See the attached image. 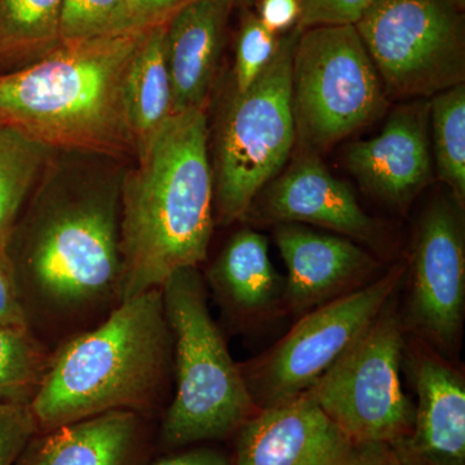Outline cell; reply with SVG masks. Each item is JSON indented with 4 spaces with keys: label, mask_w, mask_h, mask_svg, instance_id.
Segmentation results:
<instances>
[{
    "label": "cell",
    "mask_w": 465,
    "mask_h": 465,
    "mask_svg": "<svg viewBox=\"0 0 465 465\" xmlns=\"http://www.w3.org/2000/svg\"><path fill=\"white\" fill-rule=\"evenodd\" d=\"M5 251L36 338L60 345L87 331L124 300L119 189L39 200L17 220Z\"/></svg>",
    "instance_id": "1"
},
{
    "label": "cell",
    "mask_w": 465,
    "mask_h": 465,
    "mask_svg": "<svg viewBox=\"0 0 465 465\" xmlns=\"http://www.w3.org/2000/svg\"><path fill=\"white\" fill-rule=\"evenodd\" d=\"M119 200L122 302L206 260L215 226L206 109L173 115L137 155Z\"/></svg>",
    "instance_id": "2"
},
{
    "label": "cell",
    "mask_w": 465,
    "mask_h": 465,
    "mask_svg": "<svg viewBox=\"0 0 465 465\" xmlns=\"http://www.w3.org/2000/svg\"><path fill=\"white\" fill-rule=\"evenodd\" d=\"M173 376V333L162 290L153 289L61 342L30 406L39 432L110 411L152 419Z\"/></svg>",
    "instance_id": "3"
},
{
    "label": "cell",
    "mask_w": 465,
    "mask_h": 465,
    "mask_svg": "<svg viewBox=\"0 0 465 465\" xmlns=\"http://www.w3.org/2000/svg\"><path fill=\"white\" fill-rule=\"evenodd\" d=\"M149 30L60 45L42 60L0 74V124L50 150L136 154L125 109L134 54Z\"/></svg>",
    "instance_id": "4"
},
{
    "label": "cell",
    "mask_w": 465,
    "mask_h": 465,
    "mask_svg": "<svg viewBox=\"0 0 465 465\" xmlns=\"http://www.w3.org/2000/svg\"><path fill=\"white\" fill-rule=\"evenodd\" d=\"M161 290L173 333L174 393L158 445L174 451L231 439L260 409L211 316L206 281L198 268L180 269Z\"/></svg>",
    "instance_id": "5"
},
{
    "label": "cell",
    "mask_w": 465,
    "mask_h": 465,
    "mask_svg": "<svg viewBox=\"0 0 465 465\" xmlns=\"http://www.w3.org/2000/svg\"><path fill=\"white\" fill-rule=\"evenodd\" d=\"M302 30L281 36L264 72L232 94L217 133L213 186L217 222H243L260 192L282 173L296 146L291 106V65Z\"/></svg>",
    "instance_id": "6"
},
{
    "label": "cell",
    "mask_w": 465,
    "mask_h": 465,
    "mask_svg": "<svg viewBox=\"0 0 465 465\" xmlns=\"http://www.w3.org/2000/svg\"><path fill=\"white\" fill-rule=\"evenodd\" d=\"M388 97L354 25L300 33L291 65V106L296 145L320 153L366 127Z\"/></svg>",
    "instance_id": "7"
},
{
    "label": "cell",
    "mask_w": 465,
    "mask_h": 465,
    "mask_svg": "<svg viewBox=\"0 0 465 465\" xmlns=\"http://www.w3.org/2000/svg\"><path fill=\"white\" fill-rule=\"evenodd\" d=\"M407 338L399 292L307 391L357 443H391L411 430L415 403L401 381Z\"/></svg>",
    "instance_id": "8"
},
{
    "label": "cell",
    "mask_w": 465,
    "mask_h": 465,
    "mask_svg": "<svg viewBox=\"0 0 465 465\" xmlns=\"http://www.w3.org/2000/svg\"><path fill=\"white\" fill-rule=\"evenodd\" d=\"M356 29L391 99H430L465 81V20L448 0H374Z\"/></svg>",
    "instance_id": "9"
},
{
    "label": "cell",
    "mask_w": 465,
    "mask_h": 465,
    "mask_svg": "<svg viewBox=\"0 0 465 465\" xmlns=\"http://www.w3.org/2000/svg\"><path fill=\"white\" fill-rule=\"evenodd\" d=\"M405 274V262L391 265L363 289L302 314L271 348L238 363L253 403L266 409L307 391L400 292Z\"/></svg>",
    "instance_id": "10"
},
{
    "label": "cell",
    "mask_w": 465,
    "mask_h": 465,
    "mask_svg": "<svg viewBox=\"0 0 465 465\" xmlns=\"http://www.w3.org/2000/svg\"><path fill=\"white\" fill-rule=\"evenodd\" d=\"M463 207L436 197L416 224L406 264V302L401 314L407 335L455 360L465 318Z\"/></svg>",
    "instance_id": "11"
},
{
    "label": "cell",
    "mask_w": 465,
    "mask_h": 465,
    "mask_svg": "<svg viewBox=\"0 0 465 465\" xmlns=\"http://www.w3.org/2000/svg\"><path fill=\"white\" fill-rule=\"evenodd\" d=\"M243 222L316 225L371 247L384 240L381 223L361 207L347 183L330 173L317 153L304 150L259 193Z\"/></svg>",
    "instance_id": "12"
},
{
    "label": "cell",
    "mask_w": 465,
    "mask_h": 465,
    "mask_svg": "<svg viewBox=\"0 0 465 465\" xmlns=\"http://www.w3.org/2000/svg\"><path fill=\"white\" fill-rule=\"evenodd\" d=\"M403 365L418 402L414 425L391 443L403 465H465V374L457 361L407 335Z\"/></svg>",
    "instance_id": "13"
},
{
    "label": "cell",
    "mask_w": 465,
    "mask_h": 465,
    "mask_svg": "<svg viewBox=\"0 0 465 465\" xmlns=\"http://www.w3.org/2000/svg\"><path fill=\"white\" fill-rule=\"evenodd\" d=\"M345 167L375 200L405 213L433 176L430 101L397 106L378 136L351 143Z\"/></svg>",
    "instance_id": "14"
},
{
    "label": "cell",
    "mask_w": 465,
    "mask_h": 465,
    "mask_svg": "<svg viewBox=\"0 0 465 465\" xmlns=\"http://www.w3.org/2000/svg\"><path fill=\"white\" fill-rule=\"evenodd\" d=\"M273 238L287 268L284 316L302 317L374 282L385 271L370 251L342 235L278 224Z\"/></svg>",
    "instance_id": "15"
},
{
    "label": "cell",
    "mask_w": 465,
    "mask_h": 465,
    "mask_svg": "<svg viewBox=\"0 0 465 465\" xmlns=\"http://www.w3.org/2000/svg\"><path fill=\"white\" fill-rule=\"evenodd\" d=\"M234 445V465H356L361 449L307 391L260 409Z\"/></svg>",
    "instance_id": "16"
},
{
    "label": "cell",
    "mask_w": 465,
    "mask_h": 465,
    "mask_svg": "<svg viewBox=\"0 0 465 465\" xmlns=\"http://www.w3.org/2000/svg\"><path fill=\"white\" fill-rule=\"evenodd\" d=\"M148 416L110 411L36 432L15 465H145Z\"/></svg>",
    "instance_id": "17"
},
{
    "label": "cell",
    "mask_w": 465,
    "mask_h": 465,
    "mask_svg": "<svg viewBox=\"0 0 465 465\" xmlns=\"http://www.w3.org/2000/svg\"><path fill=\"white\" fill-rule=\"evenodd\" d=\"M207 283L238 329H255L284 316V278L272 264L268 240L255 229L232 235L208 268Z\"/></svg>",
    "instance_id": "18"
},
{
    "label": "cell",
    "mask_w": 465,
    "mask_h": 465,
    "mask_svg": "<svg viewBox=\"0 0 465 465\" xmlns=\"http://www.w3.org/2000/svg\"><path fill=\"white\" fill-rule=\"evenodd\" d=\"M237 0H194L166 24L173 115L206 109Z\"/></svg>",
    "instance_id": "19"
},
{
    "label": "cell",
    "mask_w": 465,
    "mask_h": 465,
    "mask_svg": "<svg viewBox=\"0 0 465 465\" xmlns=\"http://www.w3.org/2000/svg\"><path fill=\"white\" fill-rule=\"evenodd\" d=\"M125 109L137 157L173 115L166 24L150 29L134 54L125 85Z\"/></svg>",
    "instance_id": "20"
},
{
    "label": "cell",
    "mask_w": 465,
    "mask_h": 465,
    "mask_svg": "<svg viewBox=\"0 0 465 465\" xmlns=\"http://www.w3.org/2000/svg\"><path fill=\"white\" fill-rule=\"evenodd\" d=\"M63 0H0V74L42 60L60 47Z\"/></svg>",
    "instance_id": "21"
},
{
    "label": "cell",
    "mask_w": 465,
    "mask_h": 465,
    "mask_svg": "<svg viewBox=\"0 0 465 465\" xmlns=\"http://www.w3.org/2000/svg\"><path fill=\"white\" fill-rule=\"evenodd\" d=\"M51 150L0 124V249L7 246L21 208Z\"/></svg>",
    "instance_id": "22"
},
{
    "label": "cell",
    "mask_w": 465,
    "mask_h": 465,
    "mask_svg": "<svg viewBox=\"0 0 465 465\" xmlns=\"http://www.w3.org/2000/svg\"><path fill=\"white\" fill-rule=\"evenodd\" d=\"M432 155L439 180L459 206L465 204V84L430 100Z\"/></svg>",
    "instance_id": "23"
},
{
    "label": "cell",
    "mask_w": 465,
    "mask_h": 465,
    "mask_svg": "<svg viewBox=\"0 0 465 465\" xmlns=\"http://www.w3.org/2000/svg\"><path fill=\"white\" fill-rule=\"evenodd\" d=\"M52 351L27 327H0V405H32Z\"/></svg>",
    "instance_id": "24"
},
{
    "label": "cell",
    "mask_w": 465,
    "mask_h": 465,
    "mask_svg": "<svg viewBox=\"0 0 465 465\" xmlns=\"http://www.w3.org/2000/svg\"><path fill=\"white\" fill-rule=\"evenodd\" d=\"M280 43V35L269 30L255 12L244 15L235 48V94L249 90L273 61Z\"/></svg>",
    "instance_id": "25"
},
{
    "label": "cell",
    "mask_w": 465,
    "mask_h": 465,
    "mask_svg": "<svg viewBox=\"0 0 465 465\" xmlns=\"http://www.w3.org/2000/svg\"><path fill=\"white\" fill-rule=\"evenodd\" d=\"M122 0H63L58 38L72 45L104 35Z\"/></svg>",
    "instance_id": "26"
},
{
    "label": "cell",
    "mask_w": 465,
    "mask_h": 465,
    "mask_svg": "<svg viewBox=\"0 0 465 465\" xmlns=\"http://www.w3.org/2000/svg\"><path fill=\"white\" fill-rule=\"evenodd\" d=\"M192 2L194 0H122L104 35L143 32L164 25Z\"/></svg>",
    "instance_id": "27"
},
{
    "label": "cell",
    "mask_w": 465,
    "mask_h": 465,
    "mask_svg": "<svg viewBox=\"0 0 465 465\" xmlns=\"http://www.w3.org/2000/svg\"><path fill=\"white\" fill-rule=\"evenodd\" d=\"M30 405H0V465H15L38 432Z\"/></svg>",
    "instance_id": "28"
},
{
    "label": "cell",
    "mask_w": 465,
    "mask_h": 465,
    "mask_svg": "<svg viewBox=\"0 0 465 465\" xmlns=\"http://www.w3.org/2000/svg\"><path fill=\"white\" fill-rule=\"evenodd\" d=\"M374 0H299L298 29L356 25Z\"/></svg>",
    "instance_id": "29"
},
{
    "label": "cell",
    "mask_w": 465,
    "mask_h": 465,
    "mask_svg": "<svg viewBox=\"0 0 465 465\" xmlns=\"http://www.w3.org/2000/svg\"><path fill=\"white\" fill-rule=\"evenodd\" d=\"M0 327L29 329L18 296L14 266L5 249H0Z\"/></svg>",
    "instance_id": "30"
},
{
    "label": "cell",
    "mask_w": 465,
    "mask_h": 465,
    "mask_svg": "<svg viewBox=\"0 0 465 465\" xmlns=\"http://www.w3.org/2000/svg\"><path fill=\"white\" fill-rule=\"evenodd\" d=\"M255 7L260 21L277 35L298 29L299 0H255Z\"/></svg>",
    "instance_id": "31"
},
{
    "label": "cell",
    "mask_w": 465,
    "mask_h": 465,
    "mask_svg": "<svg viewBox=\"0 0 465 465\" xmlns=\"http://www.w3.org/2000/svg\"><path fill=\"white\" fill-rule=\"evenodd\" d=\"M152 465H234L222 450L210 446H189L174 450L173 454L158 459Z\"/></svg>",
    "instance_id": "32"
},
{
    "label": "cell",
    "mask_w": 465,
    "mask_h": 465,
    "mask_svg": "<svg viewBox=\"0 0 465 465\" xmlns=\"http://www.w3.org/2000/svg\"><path fill=\"white\" fill-rule=\"evenodd\" d=\"M356 465H403L387 443H361Z\"/></svg>",
    "instance_id": "33"
},
{
    "label": "cell",
    "mask_w": 465,
    "mask_h": 465,
    "mask_svg": "<svg viewBox=\"0 0 465 465\" xmlns=\"http://www.w3.org/2000/svg\"><path fill=\"white\" fill-rule=\"evenodd\" d=\"M448 2L452 3V5H454L455 7H458L459 9H461V11H464L465 0H448Z\"/></svg>",
    "instance_id": "34"
}]
</instances>
